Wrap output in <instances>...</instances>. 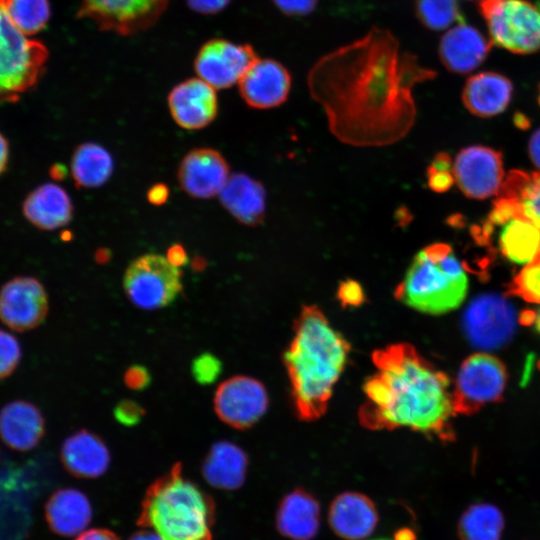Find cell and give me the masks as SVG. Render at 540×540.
<instances>
[{
  "mask_svg": "<svg viewBox=\"0 0 540 540\" xmlns=\"http://www.w3.org/2000/svg\"><path fill=\"white\" fill-rule=\"evenodd\" d=\"M320 503L309 492L297 488L286 494L276 511V528L290 540H312L320 529Z\"/></svg>",
  "mask_w": 540,
  "mask_h": 540,
  "instance_id": "cell-24",
  "label": "cell"
},
{
  "mask_svg": "<svg viewBox=\"0 0 540 540\" xmlns=\"http://www.w3.org/2000/svg\"><path fill=\"white\" fill-rule=\"evenodd\" d=\"M540 2V0H538Z\"/></svg>",
  "mask_w": 540,
  "mask_h": 540,
  "instance_id": "cell-55",
  "label": "cell"
},
{
  "mask_svg": "<svg viewBox=\"0 0 540 540\" xmlns=\"http://www.w3.org/2000/svg\"><path fill=\"white\" fill-rule=\"evenodd\" d=\"M349 351L348 341L317 306L302 308L284 353L295 409L302 420L313 421L325 413Z\"/></svg>",
  "mask_w": 540,
  "mask_h": 540,
  "instance_id": "cell-3",
  "label": "cell"
},
{
  "mask_svg": "<svg viewBox=\"0 0 540 540\" xmlns=\"http://www.w3.org/2000/svg\"><path fill=\"white\" fill-rule=\"evenodd\" d=\"M337 295L341 303L346 305L356 306L364 300V293L361 286L353 280L342 282Z\"/></svg>",
  "mask_w": 540,
  "mask_h": 540,
  "instance_id": "cell-42",
  "label": "cell"
},
{
  "mask_svg": "<svg viewBox=\"0 0 540 540\" xmlns=\"http://www.w3.org/2000/svg\"><path fill=\"white\" fill-rule=\"evenodd\" d=\"M415 11L421 24L433 31L463 22L457 0H416Z\"/></svg>",
  "mask_w": 540,
  "mask_h": 540,
  "instance_id": "cell-34",
  "label": "cell"
},
{
  "mask_svg": "<svg viewBox=\"0 0 540 540\" xmlns=\"http://www.w3.org/2000/svg\"><path fill=\"white\" fill-rule=\"evenodd\" d=\"M499 197L510 201L517 211L540 228V173L511 171L505 176Z\"/></svg>",
  "mask_w": 540,
  "mask_h": 540,
  "instance_id": "cell-31",
  "label": "cell"
},
{
  "mask_svg": "<svg viewBox=\"0 0 540 540\" xmlns=\"http://www.w3.org/2000/svg\"><path fill=\"white\" fill-rule=\"evenodd\" d=\"M534 325L536 329L540 332V309L537 311V313L534 316Z\"/></svg>",
  "mask_w": 540,
  "mask_h": 540,
  "instance_id": "cell-52",
  "label": "cell"
},
{
  "mask_svg": "<svg viewBox=\"0 0 540 540\" xmlns=\"http://www.w3.org/2000/svg\"><path fill=\"white\" fill-rule=\"evenodd\" d=\"M436 72L402 50L386 29L321 57L308 74L312 98L325 111L332 134L343 143L374 147L401 140L416 117L413 90Z\"/></svg>",
  "mask_w": 540,
  "mask_h": 540,
  "instance_id": "cell-1",
  "label": "cell"
},
{
  "mask_svg": "<svg viewBox=\"0 0 540 540\" xmlns=\"http://www.w3.org/2000/svg\"><path fill=\"white\" fill-rule=\"evenodd\" d=\"M181 271L166 256L148 253L135 258L126 268L123 288L128 299L143 310H157L171 304L182 290Z\"/></svg>",
  "mask_w": 540,
  "mask_h": 540,
  "instance_id": "cell-8",
  "label": "cell"
},
{
  "mask_svg": "<svg viewBox=\"0 0 540 540\" xmlns=\"http://www.w3.org/2000/svg\"><path fill=\"white\" fill-rule=\"evenodd\" d=\"M45 435V419L40 409L25 400H14L0 410V438L11 449L29 451Z\"/></svg>",
  "mask_w": 540,
  "mask_h": 540,
  "instance_id": "cell-22",
  "label": "cell"
},
{
  "mask_svg": "<svg viewBox=\"0 0 540 540\" xmlns=\"http://www.w3.org/2000/svg\"><path fill=\"white\" fill-rule=\"evenodd\" d=\"M504 529L502 512L494 505H470L461 515L457 531L461 540H500Z\"/></svg>",
  "mask_w": 540,
  "mask_h": 540,
  "instance_id": "cell-32",
  "label": "cell"
},
{
  "mask_svg": "<svg viewBox=\"0 0 540 540\" xmlns=\"http://www.w3.org/2000/svg\"><path fill=\"white\" fill-rule=\"evenodd\" d=\"M222 205L239 222L259 224L265 213V189L245 174H233L219 193Z\"/></svg>",
  "mask_w": 540,
  "mask_h": 540,
  "instance_id": "cell-29",
  "label": "cell"
},
{
  "mask_svg": "<svg viewBox=\"0 0 540 540\" xmlns=\"http://www.w3.org/2000/svg\"><path fill=\"white\" fill-rule=\"evenodd\" d=\"M129 540H163L157 533L154 531H142L133 535Z\"/></svg>",
  "mask_w": 540,
  "mask_h": 540,
  "instance_id": "cell-50",
  "label": "cell"
},
{
  "mask_svg": "<svg viewBox=\"0 0 540 540\" xmlns=\"http://www.w3.org/2000/svg\"><path fill=\"white\" fill-rule=\"evenodd\" d=\"M379 521L375 503L359 492L347 491L337 495L328 509L332 531L345 540H362L370 536Z\"/></svg>",
  "mask_w": 540,
  "mask_h": 540,
  "instance_id": "cell-20",
  "label": "cell"
},
{
  "mask_svg": "<svg viewBox=\"0 0 540 540\" xmlns=\"http://www.w3.org/2000/svg\"><path fill=\"white\" fill-rule=\"evenodd\" d=\"M508 294L540 304V256L522 267L508 286Z\"/></svg>",
  "mask_w": 540,
  "mask_h": 540,
  "instance_id": "cell-35",
  "label": "cell"
},
{
  "mask_svg": "<svg viewBox=\"0 0 540 540\" xmlns=\"http://www.w3.org/2000/svg\"><path fill=\"white\" fill-rule=\"evenodd\" d=\"M513 94V84L506 76L486 71L472 75L462 91V102L467 110L481 118L503 112Z\"/></svg>",
  "mask_w": 540,
  "mask_h": 540,
  "instance_id": "cell-26",
  "label": "cell"
},
{
  "mask_svg": "<svg viewBox=\"0 0 540 540\" xmlns=\"http://www.w3.org/2000/svg\"><path fill=\"white\" fill-rule=\"evenodd\" d=\"M239 91L252 108L268 109L281 105L288 97L291 77L273 59H257L239 80Z\"/></svg>",
  "mask_w": 540,
  "mask_h": 540,
  "instance_id": "cell-18",
  "label": "cell"
},
{
  "mask_svg": "<svg viewBox=\"0 0 540 540\" xmlns=\"http://www.w3.org/2000/svg\"><path fill=\"white\" fill-rule=\"evenodd\" d=\"M60 458L65 469L80 478H97L110 465V452L95 433L78 430L69 435L61 446Z\"/></svg>",
  "mask_w": 540,
  "mask_h": 540,
  "instance_id": "cell-23",
  "label": "cell"
},
{
  "mask_svg": "<svg viewBox=\"0 0 540 540\" xmlns=\"http://www.w3.org/2000/svg\"><path fill=\"white\" fill-rule=\"evenodd\" d=\"M455 183L471 199H485L498 194L504 182L501 153L475 145L462 149L452 165Z\"/></svg>",
  "mask_w": 540,
  "mask_h": 540,
  "instance_id": "cell-14",
  "label": "cell"
},
{
  "mask_svg": "<svg viewBox=\"0 0 540 540\" xmlns=\"http://www.w3.org/2000/svg\"><path fill=\"white\" fill-rule=\"evenodd\" d=\"M168 106L174 121L180 127L188 130L204 128L217 115L215 88L199 77L187 79L170 91Z\"/></svg>",
  "mask_w": 540,
  "mask_h": 540,
  "instance_id": "cell-19",
  "label": "cell"
},
{
  "mask_svg": "<svg viewBox=\"0 0 540 540\" xmlns=\"http://www.w3.org/2000/svg\"><path fill=\"white\" fill-rule=\"evenodd\" d=\"M151 375L142 365H132L124 373V383L131 390L140 391L148 387Z\"/></svg>",
  "mask_w": 540,
  "mask_h": 540,
  "instance_id": "cell-41",
  "label": "cell"
},
{
  "mask_svg": "<svg viewBox=\"0 0 540 540\" xmlns=\"http://www.w3.org/2000/svg\"><path fill=\"white\" fill-rule=\"evenodd\" d=\"M177 176L181 188L199 199L219 194L230 177L226 159L212 148H197L187 153Z\"/></svg>",
  "mask_w": 540,
  "mask_h": 540,
  "instance_id": "cell-17",
  "label": "cell"
},
{
  "mask_svg": "<svg viewBox=\"0 0 540 540\" xmlns=\"http://www.w3.org/2000/svg\"><path fill=\"white\" fill-rule=\"evenodd\" d=\"M376 540H386V539H376Z\"/></svg>",
  "mask_w": 540,
  "mask_h": 540,
  "instance_id": "cell-53",
  "label": "cell"
},
{
  "mask_svg": "<svg viewBox=\"0 0 540 540\" xmlns=\"http://www.w3.org/2000/svg\"><path fill=\"white\" fill-rule=\"evenodd\" d=\"M230 0H187L188 6L201 14H214L224 9Z\"/></svg>",
  "mask_w": 540,
  "mask_h": 540,
  "instance_id": "cell-43",
  "label": "cell"
},
{
  "mask_svg": "<svg viewBox=\"0 0 540 540\" xmlns=\"http://www.w3.org/2000/svg\"><path fill=\"white\" fill-rule=\"evenodd\" d=\"M166 258L176 267L182 266L187 262L185 249L179 245H173L169 248Z\"/></svg>",
  "mask_w": 540,
  "mask_h": 540,
  "instance_id": "cell-47",
  "label": "cell"
},
{
  "mask_svg": "<svg viewBox=\"0 0 540 540\" xmlns=\"http://www.w3.org/2000/svg\"><path fill=\"white\" fill-rule=\"evenodd\" d=\"M268 395L258 380L248 376H233L216 389L213 405L218 418L236 429L256 424L268 408Z\"/></svg>",
  "mask_w": 540,
  "mask_h": 540,
  "instance_id": "cell-12",
  "label": "cell"
},
{
  "mask_svg": "<svg viewBox=\"0 0 540 540\" xmlns=\"http://www.w3.org/2000/svg\"><path fill=\"white\" fill-rule=\"evenodd\" d=\"M416 534L411 528H400L394 533L395 540H416Z\"/></svg>",
  "mask_w": 540,
  "mask_h": 540,
  "instance_id": "cell-49",
  "label": "cell"
},
{
  "mask_svg": "<svg viewBox=\"0 0 540 540\" xmlns=\"http://www.w3.org/2000/svg\"><path fill=\"white\" fill-rule=\"evenodd\" d=\"M45 518L54 533L65 537L78 536L91 521L92 507L81 491L62 488L46 502Z\"/></svg>",
  "mask_w": 540,
  "mask_h": 540,
  "instance_id": "cell-27",
  "label": "cell"
},
{
  "mask_svg": "<svg viewBox=\"0 0 540 540\" xmlns=\"http://www.w3.org/2000/svg\"><path fill=\"white\" fill-rule=\"evenodd\" d=\"M22 212L26 220L36 228L51 231L71 221L73 204L64 188L54 183H45L25 197Z\"/></svg>",
  "mask_w": 540,
  "mask_h": 540,
  "instance_id": "cell-25",
  "label": "cell"
},
{
  "mask_svg": "<svg viewBox=\"0 0 540 540\" xmlns=\"http://www.w3.org/2000/svg\"><path fill=\"white\" fill-rule=\"evenodd\" d=\"M375 372L363 385L359 422L370 430L410 428L442 441L453 439L456 415L448 376L408 343L372 353Z\"/></svg>",
  "mask_w": 540,
  "mask_h": 540,
  "instance_id": "cell-2",
  "label": "cell"
},
{
  "mask_svg": "<svg viewBox=\"0 0 540 540\" xmlns=\"http://www.w3.org/2000/svg\"><path fill=\"white\" fill-rule=\"evenodd\" d=\"M75 540H118V538L104 529H90L79 534Z\"/></svg>",
  "mask_w": 540,
  "mask_h": 540,
  "instance_id": "cell-46",
  "label": "cell"
},
{
  "mask_svg": "<svg viewBox=\"0 0 540 540\" xmlns=\"http://www.w3.org/2000/svg\"><path fill=\"white\" fill-rule=\"evenodd\" d=\"M113 167L110 153L96 143L80 144L71 157V174L77 187H100L110 178Z\"/></svg>",
  "mask_w": 540,
  "mask_h": 540,
  "instance_id": "cell-30",
  "label": "cell"
},
{
  "mask_svg": "<svg viewBox=\"0 0 540 540\" xmlns=\"http://www.w3.org/2000/svg\"><path fill=\"white\" fill-rule=\"evenodd\" d=\"M6 8L12 21L26 35L43 30L50 18L48 0H6Z\"/></svg>",
  "mask_w": 540,
  "mask_h": 540,
  "instance_id": "cell-33",
  "label": "cell"
},
{
  "mask_svg": "<svg viewBox=\"0 0 540 540\" xmlns=\"http://www.w3.org/2000/svg\"><path fill=\"white\" fill-rule=\"evenodd\" d=\"M10 147L8 139L0 132V176L8 169Z\"/></svg>",
  "mask_w": 540,
  "mask_h": 540,
  "instance_id": "cell-48",
  "label": "cell"
},
{
  "mask_svg": "<svg viewBox=\"0 0 540 540\" xmlns=\"http://www.w3.org/2000/svg\"><path fill=\"white\" fill-rule=\"evenodd\" d=\"M169 0H81L78 15L100 29L131 35L153 25Z\"/></svg>",
  "mask_w": 540,
  "mask_h": 540,
  "instance_id": "cell-11",
  "label": "cell"
},
{
  "mask_svg": "<svg viewBox=\"0 0 540 540\" xmlns=\"http://www.w3.org/2000/svg\"><path fill=\"white\" fill-rule=\"evenodd\" d=\"M492 232V241L502 257L511 263L526 265L540 256V228L521 215L502 197L494 203L483 233Z\"/></svg>",
  "mask_w": 540,
  "mask_h": 540,
  "instance_id": "cell-10",
  "label": "cell"
},
{
  "mask_svg": "<svg viewBox=\"0 0 540 540\" xmlns=\"http://www.w3.org/2000/svg\"><path fill=\"white\" fill-rule=\"evenodd\" d=\"M113 414L119 424L132 427L141 422L145 415V410L138 402L125 399L117 403Z\"/></svg>",
  "mask_w": 540,
  "mask_h": 540,
  "instance_id": "cell-39",
  "label": "cell"
},
{
  "mask_svg": "<svg viewBox=\"0 0 540 540\" xmlns=\"http://www.w3.org/2000/svg\"><path fill=\"white\" fill-rule=\"evenodd\" d=\"M212 503L180 464L147 491L142 522L163 540H210Z\"/></svg>",
  "mask_w": 540,
  "mask_h": 540,
  "instance_id": "cell-4",
  "label": "cell"
},
{
  "mask_svg": "<svg viewBox=\"0 0 540 540\" xmlns=\"http://www.w3.org/2000/svg\"><path fill=\"white\" fill-rule=\"evenodd\" d=\"M258 59L250 45L212 39L198 51L194 68L200 79L215 89L233 86Z\"/></svg>",
  "mask_w": 540,
  "mask_h": 540,
  "instance_id": "cell-15",
  "label": "cell"
},
{
  "mask_svg": "<svg viewBox=\"0 0 540 540\" xmlns=\"http://www.w3.org/2000/svg\"><path fill=\"white\" fill-rule=\"evenodd\" d=\"M48 58L45 46L31 40L12 21L0 0V101H15L34 88Z\"/></svg>",
  "mask_w": 540,
  "mask_h": 540,
  "instance_id": "cell-6",
  "label": "cell"
},
{
  "mask_svg": "<svg viewBox=\"0 0 540 540\" xmlns=\"http://www.w3.org/2000/svg\"><path fill=\"white\" fill-rule=\"evenodd\" d=\"M514 320V310L506 299L498 295H482L467 308L464 327L475 345L494 348L512 335Z\"/></svg>",
  "mask_w": 540,
  "mask_h": 540,
  "instance_id": "cell-16",
  "label": "cell"
},
{
  "mask_svg": "<svg viewBox=\"0 0 540 540\" xmlns=\"http://www.w3.org/2000/svg\"><path fill=\"white\" fill-rule=\"evenodd\" d=\"M506 381L505 366L498 358L487 353L469 356L461 364L452 390L456 414L470 415L498 400Z\"/></svg>",
  "mask_w": 540,
  "mask_h": 540,
  "instance_id": "cell-9",
  "label": "cell"
},
{
  "mask_svg": "<svg viewBox=\"0 0 540 540\" xmlns=\"http://www.w3.org/2000/svg\"><path fill=\"white\" fill-rule=\"evenodd\" d=\"M539 88H540V87H539ZM539 91H540V89H539ZM539 96H540V93H539ZM539 98H540V97H539Z\"/></svg>",
  "mask_w": 540,
  "mask_h": 540,
  "instance_id": "cell-54",
  "label": "cell"
},
{
  "mask_svg": "<svg viewBox=\"0 0 540 540\" xmlns=\"http://www.w3.org/2000/svg\"><path fill=\"white\" fill-rule=\"evenodd\" d=\"M50 174H51V177L57 180H62L66 175V169L63 165L56 164L51 167Z\"/></svg>",
  "mask_w": 540,
  "mask_h": 540,
  "instance_id": "cell-51",
  "label": "cell"
},
{
  "mask_svg": "<svg viewBox=\"0 0 540 540\" xmlns=\"http://www.w3.org/2000/svg\"><path fill=\"white\" fill-rule=\"evenodd\" d=\"M491 44L478 29L461 22L441 37L438 54L448 71L466 74L484 62L490 52Z\"/></svg>",
  "mask_w": 540,
  "mask_h": 540,
  "instance_id": "cell-21",
  "label": "cell"
},
{
  "mask_svg": "<svg viewBox=\"0 0 540 540\" xmlns=\"http://www.w3.org/2000/svg\"><path fill=\"white\" fill-rule=\"evenodd\" d=\"M191 373L198 384H212L222 373V362L211 353H201L193 360Z\"/></svg>",
  "mask_w": 540,
  "mask_h": 540,
  "instance_id": "cell-37",
  "label": "cell"
},
{
  "mask_svg": "<svg viewBox=\"0 0 540 540\" xmlns=\"http://www.w3.org/2000/svg\"><path fill=\"white\" fill-rule=\"evenodd\" d=\"M247 467V455L239 446L229 441H217L203 461L202 474L211 486L234 490L243 485Z\"/></svg>",
  "mask_w": 540,
  "mask_h": 540,
  "instance_id": "cell-28",
  "label": "cell"
},
{
  "mask_svg": "<svg viewBox=\"0 0 540 540\" xmlns=\"http://www.w3.org/2000/svg\"><path fill=\"white\" fill-rule=\"evenodd\" d=\"M275 6L287 16H305L310 14L319 0H272Z\"/></svg>",
  "mask_w": 540,
  "mask_h": 540,
  "instance_id": "cell-40",
  "label": "cell"
},
{
  "mask_svg": "<svg viewBox=\"0 0 540 540\" xmlns=\"http://www.w3.org/2000/svg\"><path fill=\"white\" fill-rule=\"evenodd\" d=\"M169 196V190L165 184L153 185L147 193L148 201L154 205L163 204Z\"/></svg>",
  "mask_w": 540,
  "mask_h": 540,
  "instance_id": "cell-44",
  "label": "cell"
},
{
  "mask_svg": "<svg viewBox=\"0 0 540 540\" xmlns=\"http://www.w3.org/2000/svg\"><path fill=\"white\" fill-rule=\"evenodd\" d=\"M468 283L466 271L451 246L434 243L415 255L395 289V297L419 312L439 315L464 301Z\"/></svg>",
  "mask_w": 540,
  "mask_h": 540,
  "instance_id": "cell-5",
  "label": "cell"
},
{
  "mask_svg": "<svg viewBox=\"0 0 540 540\" xmlns=\"http://www.w3.org/2000/svg\"><path fill=\"white\" fill-rule=\"evenodd\" d=\"M528 152L533 165L540 173V128L531 135L528 143Z\"/></svg>",
  "mask_w": 540,
  "mask_h": 540,
  "instance_id": "cell-45",
  "label": "cell"
},
{
  "mask_svg": "<svg viewBox=\"0 0 540 540\" xmlns=\"http://www.w3.org/2000/svg\"><path fill=\"white\" fill-rule=\"evenodd\" d=\"M21 357L19 341L9 332L0 329V380L9 377L17 369Z\"/></svg>",
  "mask_w": 540,
  "mask_h": 540,
  "instance_id": "cell-36",
  "label": "cell"
},
{
  "mask_svg": "<svg viewBox=\"0 0 540 540\" xmlns=\"http://www.w3.org/2000/svg\"><path fill=\"white\" fill-rule=\"evenodd\" d=\"M49 310L43 284L32 276H16L0 288V320L16 332L37 328Z\"/></svg>",
  "mask_w": 540,
  "mask_h": 540,
  "instance_id": "cell-13",
  "label": "cell"
},
{
  "mask_svg": "<svg viewBox=\"0 0 540 540\" xmlns=\"http://www.w3.org/2000/svg\"><path fill=\"white\" fill-rule=\"evenodd\" d=\"M478 10L492 44L522 55L540 50V2L480 0Z\"/></svg>",
  "mask_w": 540,
  "mask_h": 540,
  "instance_id": "cell-7",
  "label": "cell"
},
{
  "mask_svg": "<svg viewBox=\"0 0 540 540\" xmlns=\"http://www.w3.org/2000/svg\"><path fill=\"white\" fill-rule=\"evenodd\" d=\"M452 162L446 154L436 156L428 168V184L436 192H444L453 183Z\"/></svg>",
  "mask_w": 540,
  "mask_h": 540,
  "instance_id": "cell-38",
  "label": "cell"
}]
</instances>
